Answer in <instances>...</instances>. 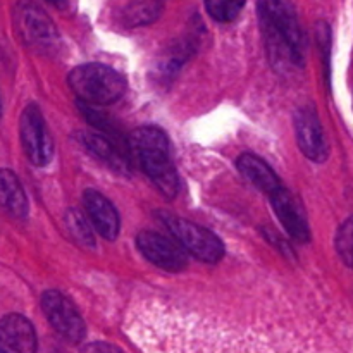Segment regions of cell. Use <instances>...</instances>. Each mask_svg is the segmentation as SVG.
I'll return each instance as SVG.
<instances>
[{"label":"cell","instance_id":"6da1fadb","mask_svg":"<svg viewBox=\"0 0 353 353\" xmlns=\"http://www.w3.org/2000/svg\"><path fill=\"white\" fill-rule=\"evenodd\" d=\"M131 154L137 157L141 171L157 186L165 199L178 195V171L172 162L169 138L161 128L141 126L130 137Z\"/></svg>","mask_w":353,"mask_h":353},{"label":"cell","instance_id":"7a4b0ae2","mask_svg":"<svg viewBox=\"0 0 353 353\" xmlns=\"http://www.w3.org/2000/svg\"><path fill=\"white\" fill-rule=\"evenodd\" d=\"M68 85L86 105H110L126 92V81L105 64H83L68 74Z\"/></svg>","mask_w":353,"mask_h":353},{"label":"cell","instance_id":"3957f363","mask_svg":"<svg viewBox=\"0 0 353 353\" xmlns=\"http://www.w3.org/2000/svg\"><path fill=\"white\" fill-rule=\"evenodd\" d=\"M12 23L21 41L37 54L54 55L61 47V34L54 21L31 0H17L12 9Z\"/></svg>","mask_w":353,"mask_h":353},{"label":"cell","instance_id":"277c9868","mask_svg":"<svg viewBox=\"0 0 353 353\" xmlns=\"http://www.w3.org/2000/svg\"><path fill=\"white\" fill-rule=\"evenodd\" d=\"M162 224L169 230L179 247L205 264H217L224 255V245L212 231L181 219L171 212H159Z\"/></svg>","mask_w":353,"mask_h":353},{"label":"cell","instance_id":"5b68a950","mask_svg":"<svg viewBox=\"0 0 353 353\" xmlns=\"http://www.w3.org/2000/svg\"><path fill=\"white\" fill-rule=\"evenodd\" d=\"M21 145L30 162L43 168L54 157V140L50 137L45 117L37 103H30L21 114L19 121Z\"/></svg>","mask_w":353,"mask_h":353},{"label":"cell","instance_id":"8992f818","mask_svg":"<svg viewBox=\"0 0 353 353\" xmlns=\"http://www.w3.org/2000/svg\"><path fill=\"white\" fill-rule=\"evenodd\" d=\"M41 309L50 326L71 343H81L86 336V326L81 314L71 299L57 290H47L41 295Z\"/></svg>","mask_w":353,"mask_h":353},{"label":"cell","instance_id":"52a82bcc","mask_svg":"<svg viewBox=\"0 0 353 353\" xmlns=\"http://www.w3.org/2000/svg\"><path fill=\"white\" fill-rule=\"evenodd\" d=\"M137 247L150 264L162 271L181 272L188 268V257L179 243L154 231H141L137 236Z\"/></svg>","mask_w":353,"mask_h":353},{"label":"cell","instance_id":"ba28073f","mask_svg":"<svg viewBox=\"0 0 353 353\" xmlns=\"http://www.w3.org/2000/svg\"><path fill=\"white\" fill-rule=\"evenodd\" d=\"M295 134L300 150L309 161L323 164L330 157L323 124L312 105H303L295 112Z\"/></svg>","mask_w":353,"mask_h":353},{"label":"cell","instance_id":"9c48e42d","mask_svg":"<svg viewBox=\"0 0 353 353\" xmlns=\"http://www.w3.org/2000/svg\"><path fill=\"white\" fill-rule=\"evenodd\" d=\"M259 23L274 28L281 34L305 50V37L299 23V16L290 0H259Z\"/></svg>","mask_w":353,"mask_h":353},{"label":"cell","instance_id":"30bf717a","mask_svg":"<svg viewBox=\"0 0 353 353\" xmlns=\"http://www.w3.org/2000/svg\"><path fill=\"white\" fill-rule=\"evenodd\" d=\"M34 327L21 314H9L0 319V353H37Z\"/></svg>","mask_w":353,"mask_h":353},{"label":"cell","instance_id":"8fae6325","mask_svg":"<svg viewBox=\"0 0 353 353\" xmlns=\"http://www.w3.org/2000/svg\"><path fill=\"white\" fill-rule=\"evenodd\" d=\"M269 200H271L272 210H274L276 216H278L279 223H281L283 228L288 231L290 236L295 238L300 243L310 241L309 223H307L302 207L296 202L295 196H293L285 186H281V188L276 190V192L269 196Z\"/></svg>","mask_w":353,"mask_h":353},{"label":"cell","instance_id":"7c38bea8","mask_svg":"<svg viewBox=\"0 0 353 353\" xmlns=\"http://www.w3.org/2000/svg\"><path fill=\"white\" fill-rule=\"evenodd\" d=\"M83 207L100 236L105 240H116L121 230V219L114 203L97 190H86L83 193Z\"/></svg>","mask_w":353,"mask_h":353},{"label":"cell","instance_id":"4fadbf2b","mask_svg":"<svg viewBox=\"0 0 353 353\" xmlns=\"http://www.w3.org/2000/svg\"><path fill=\"white\" fill-rule=\"evenodd\" d=\"M79 143L85 145L86 150L95 155L99 161L105 162L109 168L117 172H128L131 165V152L117 145L116 141L107 138L99 131H83L78 133Z\"/></svg>","mask_w":353,"mask_h":353},{"label":"cell","instance_id":"5bb4252c","mask_svg":"<svg viewBox=\"0 0 353 353\" xmlns=\"http://www.w3.org/2000/svg\"><path fill=\"white\" fill-rule=\"evenodd\" d=\"M236 168L247 181H250L255 188L264 192L268 196H271L276 190H279L283 186V183L279 181L276 172L261 157H257V155H240L236 161Z\"/></svg>","mask_w":353,"mask_h":353},{"label":"cell","instance_id":"9a60e30c","mask_svg":"<svg viewBox=\"0 0 353 353\" xmlns=\"http://www.w3.org/2000/svg\"><path fill=\"white\" fill-rule=\"evenodd\" d=\"M0 210L14 219H26L30 210L23 185L9 169H0Z\"/></svg>","mask_w":353,"mask_h":353},{"label":"cell","instance_id":"2e32d148","mask_svg":"<svg viewBox=\"0 0 353 353\" xmlns=\"http://www.w3.org/2000/svg\"><path fill=\"white\" fill-rule=\"evenodd\" d=\"M64 223L76 243L85 248H95V234L92 230L93 224L90 223L88 216H85L79 209H69L64 216Z\"/></svg>","mask_w":353,"mask_h":353},{"label":"cell","instance_id":"e0dca14e","mask_svg":"<svg viewBox=\"0 0 353 353\" xmlns=\"http://www.w3.org/2000/svg\"><path fill=\"white\" fill-rule=\"evenodd\" d=\"M162 6L157 0H138L130 3L124 10L123 17L128 26H141L155 21L161 14Z\"/></svg>","mask_w":353,"mask_h":353},{"label":"cell","instance_id":"ac0fdd59","mask_svg":"<svg viewBox=\"0 0 353 353\" xmlns=\"http://www.w3.org/2000/svg\"><path fill=\"white\" fill-rule=\"evenodd\" d=\"M245 6V0H205V9L210 17L219 23L236 19Z\"/></svg>","mask_w":353,"mask_h":353},{"label":"cell","instance_id":"d6986e66","mask_svg":"<svg viewBox=\"0 0 353 353\" xmlns=\"http://www.w3.org/2000/svg\"><path fill=\"white\" fill-rule=\"evenodd\" d=\"M334 245H336V252L341 261L353 269V216L340 226L334 238Z\"/></svg>","mask_w":353,"mask_h":353},{"label":"cell","instance_id":"ffe728a7","mask_svg":"<svg viewBox=\"0 0 353 353\" xmlns=\"http://www.w3.org/2000/svg\"><path fill=\"white\" fill-rule=\"evenodd\" d=\"M47 2L52 3V6L59 7V9H62V7H65V2H68V0H47Z\"/></svg>","mask_w":353,"mask_h":353},{"label":"cell","instance_id":"44dd1931","mask_svg":"<svg viewBox=\"0 0 353 353\" xmlns=\"http://www.w3.org/2000/svg\"><path fill=\"white\" fill-rule=\"evenodd\" d=\"M0 116H2V103H0Z\"/></svg>","mask_w":353,"mask_h":353}]
</instances>
